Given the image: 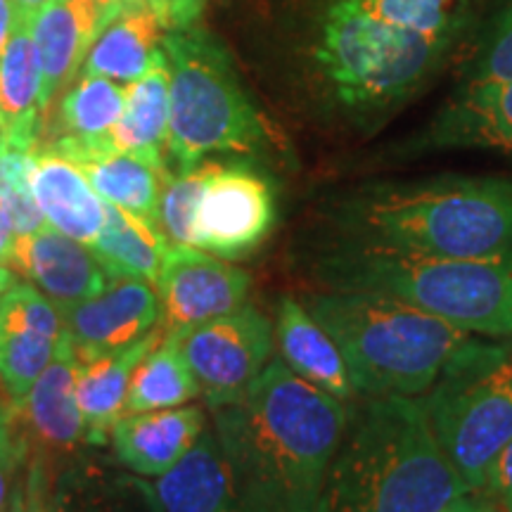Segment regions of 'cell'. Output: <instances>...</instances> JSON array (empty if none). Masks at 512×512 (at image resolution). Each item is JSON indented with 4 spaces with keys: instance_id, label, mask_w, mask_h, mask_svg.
Instances as JSON below:
<instances>
[{
    "instance_id": "1",
    "label": "cell",
    "mask_w": 512,
    "mask_h": 512,
    "mask_svg": "<svg viewBox=\"0 0 512 512\" xmlns=\"http://www.w3.org/2000/svg\"><path fill=\"white\" fill-rule=\"evenodd\" d=\"M347 413V403L273 356L240 399L211 408V427L235 482L256 510L318 512Z\"/></svg>"
},
{
    "instance_id": "2",
    "label": "cell",
    "mask_w": 512,
    "mask_h": 512,
    "mask_svg": "<svg viewBox=\"0 0 512 512\" xmlns=\"http://www.w3.org/2000/svg\"><path fill=\"white\" fill-rule=\"evenodd\" d=\"M347 406L318 512H439L470 494L432 430L425 401L387 394Z\"/></svg>"
},
{
    "instance_id": "3",
    "label": "cell",
    "mask_w": 512,
    "mask_h": 512,
    "mask_svg": "<svg viewBox=\"0 0 512 512\" xmlns=\"http://www.w3.org/2000/svg\"><path fill=\"white\" fill-rule=\"evenodd\" d=\"M456 48L358 0H323L309 62L330 114L358 136H370L432 86Z\"/></svg>"
},
{
    "instance_id": "4",
    "label": "cell",
    "mask_w": 512,
    "mask_h": 512,
    "mask_svg": "<svg viewBox=\"0 0 512 512\" xmlns=\"http://www.w3.org/2000/svg\"><path fill=\"white\" fill-rule=\"evenodd\" d=\"M337 242L489 259L512 254V178L437 176L368 183L339 200Z\"/></svg>"
},
{
    "instance_id": "5",
    "label": "cell",
    "mask_w": 512,
    "mask_h": 512,
    "mask_svg": "<svg viewBox=\"0 0 512 512\" xmlns=\"http://www.w3.org/2000/svg\"><path fill=\"white\" fill-rule=\"evenodd\" d=\"M316 275L328 290L399 299L470 335L512 337V254L456 259L335 242Z\"/></svg>"
},
{
    "instance_id": "6",
    "label": "cell",
    "mask_w": 512,
    "mask_h": 512,
    "mask_svg": "<svg viewBox=\"0 0 512 512\" xmlns=\"http://www.w3.org/2000/svg\"><path fill=\"white\" fill-rule=\"evenodd\" d=\"M306 309L342 351L356 396H422L470 339V332L382 294L325 290Z\"/></svg>"
},
{
    "instance_id": "7",
    "label": "cell",
    "mask_w": 512,
    "mask_h": 512,
    "mask_svg": "<svg viewBox=\"0 0 512 512\" xmlns=\"http://www.w3.org/2000/svg\"><path fill=\"white\" fill-rule=\"evenodd\" d=\"M171 119L169 162L188 171L211 155H256L268 143L261 114L219 41L195 27L166 31Z\"/></svg>"
},
{
    "instance_id": "8",
    "label": "cell",
    "mask_w": 512,
    "mask_h": 512,
    "mask_svg": "<svg viewBox=\"0 0 512 512\" xmlns=\"http://www.w3.org/2000/svg\"><path fill=\"white\" fill-rule=\"evenodd\" d=\"M422 401L451 465L470 491H482L491 465L512 439V344L470 337Z\"/></svg>"
},
{
    "instance_id": "9",
    "label": "cell",
    "mask_w": 512,
    "mask_h": 512,
    "mask_svg": "<svg viewBox=\"0 0 512 512\" xmlns=\"http://www.w3.org/2000/svg\"><path fill=\"white\" fill-rule=\"evenodd\" d=\"M174 337L200 382L209 411L240 399L264 373L275 347L273 323L252 306H242L240 311L207 320Z\"/></svg>"
},
{
    "instance_id": "10",
    "label": "cell",
    "mask_w": 512,
    "mask_h": 512,
    "mask_svg": "<svg viewBox=\"0 0 512 512\" xmlns=\"http://www.w3.org/2000/svg\"><path fill=\"white\" fill-rule=\"evenodd\" d=\"M62 335L57 306L8 264H0V387L12 406L27 399Z\"/></svg>"
},
{
    "instance_id": "11",
    "label": "cell",
    "mask_w": 512,
    "mask_h": 512,
    "mask_svg": "<svg viewBox=\"0 0 512 512\" xmlns=\"http://www.w3.org/2000/svg\"><path fill=\"white\" fill-rule=\"evenodd\" d=\"M157 297L166 335H181L207 320L240 311L252 278L221 256L169 242L157 275Z\"/></svg>"
},
{
    "instance_id": "12",
    "label": "cell",
    "mask_w": 512,
    "mask_h": 512,
    "mask_svg": "<svg viewBox=\"0 0 512 512\" xmlns=\"http://www.w3.org/2000/svg\"><path fill=\"white\" fill-rule=\"evenodd\" d=\"M275 197L271 183L247 166L219 164L204 188L195 223V247L238 261L271 235Z\"/></svg>"
},
{
    "instance_id": "13",
    "label": "cell",
    "mask_w": 512,
    "mask_h": 512,
    "mask_svg": "<svg viewBox=\"0 0 512 512\" xmlns=\"http://www.w3.org/2000/svg\"><path fill=\"white\" fill-rule=\"evenodd\" d=\"M62 320L76 358L91 361L143 339L162 323V309L150 283L110 275L95 297L62 311Z\"/></svg>"
},
{
    "instance_id": "14",
    "label": "cell",
    "mask_w": 512,
    "mask_h": 512,
    "mask_svg": "<svg viewBox=\"0 0 512 512\" xmlns=\"http://www.w3.org/2000/svg\"><path fill=\"white\" fill-rule=\"evenodd\" d=\"M494 150L512 155V81L463 83L413 140V152Z\"/></svg>"
},
{
    "instance_id": "15",
    "label": "cell",
    "mask_w": 512,
    "mask_h": 512,
    "mask_svg": "<svg viewBox=\"0 0 512 512\" xmlns=\"http://www.w3.org/2000/svg\"><path fill=\"white\" fill-rule=\"evenodd\" d=\"M8 266L46 294L60 313L95 297L110 280L88 245L67 238L53 226L15 238Z\"/></svg>"
},
{
    "instance_id": "16",
    "label": "cell",
    "mask_w": 512,
    "mask_h": 512,
    "mask_svg": "<svg viewBox=\"0 0 512 512\" xmlns=\"http://www.w3.org/2000/svg\"><path fill=\"white\" fill-rule=\"evenodd\" d=\"M76 368L79 358L74 342L64 330L53 361L31 387L27 399L15 406L29 444L41 448L53 465L67 463L86 446V430L76 403Z\"/></svg>"
},
{
    "instance_id": "17",
    "label": "cell",
    "mask_w": 512,
    "mask_h": 512,
    "mask_svg": "<svg viewBox=\"0 0 512 512\" xmlns=\"http://www.w3.org/2000/svg\"><path fill=\"white\" fill-rule=\"evenodd\" d=\"M202 406L121 415L110 432L114 458L121 467L145 479H157L178 465L207 430Z\"/></svg>"
},
{
    "instance_id": "18",
    "label": "cell",
    "mask_w": 512,
    "mask_h": 512,
    "mask_svg": "<svg viewBox=\"0 0 512 512\" xmlns=\"http://www.w3.org/2000/svg\"><path fill=\"white\" fill-rule=\"evenodd\" d=\"M152 486L164 512H259L235 482L211 422L178 465Z\"/></svg>"
},
{
    "instance_id": "19",
    "label": "cell",
    "mask_w": 512,
    "mask_h": 512,
    "mask_svg": "<svg viewBox=\"0 0 512 512\" xmlns=\"http://www.w3.org/2000/svg\"><path fill=\"white\" fill-rule=\"evenodd\" d=\"M50 147L79 166L102 200L152 223V226L162 228L159 204H162L164 188L171 178L169 166L145 162V159L128 155V152L114 150L112 143Z\"/></svg>"
},
{
    "instance_id": "20",
    "label": "cell",
    "mask_w": 512,
    "mask_h": 512,
    "mask_svg": "<svg viewBox=\"0 0 512 512\" xmlns=\"http://www.w3.org/2000/svg\"><path fill=\"white\" fill-rule=\"evenodd\" d=\"M55 508L57 512H164L150 479L83 453L57 465Z\"/></svg>"
},
{
    "instance_id": "21",
    "label": "cell",
    "mask_w": 512,
    "mask_h": 512,
    "mask_svg": "<svg viewBox=\"0 0 512 512\" xmlns=\"http://www.w3.org/2000/svg\"><path fill=\"white\" fill-rule=\"evenodd\" d=\"M29 183L48 226L91 247L105 223V200L79 166L50 145H38Z\"/></svg>"
},
{
    "instance_id": "22",
    "label": "cell",
    "mask_w": 512,
    "mask_h": 512,
    "mask_svg": "<svg viewBox=\"0 0 512 512\" xmlns=\"http://www.w3.org/2000/svg\"><path fill=\"white\" fill-rule=\"evenodd\" d=\"M95 0H55L31 19L38 64H41V112L67 88L86 62L98 27Z\"/></svg>"
},
{
    "instance_id": "23",
    "label": "cell",
    "mask_w": 512,
    "mask_h": 512,
    "mask_svg": "<svg viewBox=\"0 0 512 512\" xmlns=\"http://www.w3.org/2000/svg\"><path fill=\"white\" fill-rule=\"evenodd\" d=\"M166 330L162 323L150 330L131 347L117 349L112 354L79 361L76 368V403L86 430V446L100 448L110 444V432L126 408L131 377L140 361L162 342Z\"/></svg>"
},
{
    "instance_id": "24",
    "label": "cell",
    "mask_w": 512,
    "mask_h": 512,
    "mask_svg": "<svg viewBox=\"0 0 512 512\" xmlns=\"http://www.w3.org/2000/svg\"><path fill=\"white\" fill-rule=\"evenodd\" d=\"M273 330L280 358L292 373L342 403L358 399L342 351L302 302L292 297L280 299Z\"/></svg>"
},
{
    "instance_id": "25",
    "label": "cell",
    "mask_w": 512,
    "mask_h": 512,
    "mask_svg": "<svg viewBox=\"0 0 512 512\" xmlns=\"http://www.w3.org/2000/svg\"><path fill=\"white\" fill-rule=\"evenodd\" d=\"M171 79L169 60L159 48L150 69L126 86V102L110 143L114 150L169 166Z\"/></svg>"
},
{
    "instance_id": "26",
    "label": "cell",
    "mask_w": 512,
    "mask_h": 512,
    "mask_svg": "<svg viewBox=\"0 0 512 512\" xmlns=\"http://www.w3.org/2000/svg\"><path fill=\"white\" fill-rule=\"evenodd\" d=\"M41 126V64L31 22L15 19L0 57V138L38 143Z\"/></svg>"
},
{
    "instance_id": "27",
    "label": "cell",
    "mask_w": 512,
    "mask_h": 512,
    "mask_svg": "<svg viewBox=\"0 0 512 512\" xmlns=\"http://www.w3.org/2000/svg\"><path fill=\"white\" fill-rule=\"evenodd\" d=\"M162 38V24L147 5L124 10L95 36L81 74L105 76L128 86L150 69Z\"/></svg>"
},
{
    "instance_id": "28",
    "label": "cell",
    "mask_w": 512,
    "mask_h": 512,
    "mask_svg": "<svg viewBox=\"0 0 512 512\" xmlns=\"http://www.w3.org/2000/svg\"><path fill=\"white\" fill-rule=\"evenodd\" d=\"M166 249L169 238L162 228L105 202V223L91 252L107 273L155 285Z\"/></svg>"
},
{
    "instance_id": "29",
    "label": "cell",
    "mask_w": 512,
    "mask_h": 512,
    "mask_svg": "<svg viewBox=\"0 0 512 512\" xmlns=\"http://www.w3.org/2000/svg\"><path fill=\"white\" fill-rule=\"evenodd\" d=\"M126 102V86L105 76L81 74L62 95L57 112V136L48 145L86 147L110 143Z\"/></svg>"
},
{
    "instance_id": "30",
    "label": "cell",
    "mask_w": 512,
    "mask_h": 512,
    "mask_svg": "<svg viewBox=\"0 0 512 512\" xmlns=\"http://www.w3.org/2000/svg\"><path fill=\"white\" fill-rule=\"evenodd\" d=\"M197 396H202L200 382L185 361L178 339L164 335L133 373L124 415L178 408L195 401Z\"/></svg>"
},
{
    "instance_id": "31",
    "label": "cell",
    "mask_w": 512,
    "mask_h": 512,
    "mask_svg": "<svg viewBox=\"0 0 512 512\" xmlns=\"http://www.w3.org/2000/svg\"><path fill=\"white\" fill-rule=\"evenodd\" d=\"M219 169V162H207L192 166L188 171H178L166 183L162 204H159V223L164 235L176 245L195 247V223L200 202L209 178Z\"/></svg>"
},
{
    "instance_id": "32",
    "label": "cell",
    "mask_w": 512,
    "mask_h": 512,
    "mask_svg": "<svg viewBox=\"0 0 512 512\" xmlns=\"http://www.w3.org/2000/svg\"><path fill=\"white\" fill-rule=\"evenodd\" d=\"M29 456V437L17 408L0 399V512H10Z\"/></svg>"
},
{
    "instance_id": "33",
    "label": "cell",
    "mask_w": 512,
    "mask_h": 512,
    "mask_svg": "<svg viewBox=\"0 0 512 512\" xmlns=\"http://www.w3.org/2000/svg\"><path fill=\"white\" fill-rule=\"evenodd\" d=\"M512 81V0H503L465 83Z\"/></svg>"
},
{
    "instance_id": "34",
    "label": "cell",
    "mask_w": 512,
    "mask_h": 512,
    "mask_svg": "<svg viewBox=\"0 0 512 512\" xmlns=\"http://www.w3.org/2000/svg\"><path fill=\"white\" fill-rule=\"evenodd\" d=\"M10 512H57L55 465L41 448L31 444Z\"/></svg>"
},
{
    "instance_id": "35",
    "label": "cell",
    "mask_w": 512,
    "mask_h": 512,
    "mask_svg": "<svg viewBox=\"0 0 512 512\" xmlns=\"http://www.w3.org/2000/svg\"><path fill=\"white\" fill-rule=\"evenodd\" d=\"M36 150L38 143L0 138V202L12 192L29 188Z\"/></svg>"
},
{
    "instance_id": "36",
    "label": "cell",
    "mask_w": 512,
    "mask_h": 512,
    "mask_svg": "<svg viewBox=\"0 0 512 512\" xmlns=\"http://www.w3.org/2000/svg\"><path fill=\"white\" fill-rule=\"evenodd\" d=\"M145 3L147 8L155 12L166 34V31L195 27L207 0H145Z\"/></svg>"
},
{
    "instance_id": "37",
    "label": "cell",
    "mask_w": 512,
    "mask_h": 512,
    "mask_svg": "<svg viewBox=\"0 0 512 512\" xmlns=\"http://www.w3.org/2000/svg\"><path fill=\"white\" fill-rule=\"evenodd\" d=\"M482 494L494 498L501 512H512V439L501 448L491 465Z\"/></svg>"
},
{
    "instance_id": "38",
    "label": "cell",
    "mask_w": 512,
    "mask_h": 512,
    "mask_svg": "<svg viewBox=\"0 0 512 512\" xmlns=\"http://www.w3.org/2000/svg\"><path fill=\"white\" fill-rule=\"evenodd\" d=\"M439 512H501V508H498L494 498L482 494V491H470V494L456 498Z\"/></svg>"
},
{
    "instance_id": "39",
    "label": "cell",
    "mask_w": 512,
    "mask_h": 512,
    "mask_svg": "<svg viewBox=\"0 0 512 512\" xmlns=\"http://www.w3.org/2000/svg\"><path fill=\"white\" fill-rule=\"evenodd\" d=\"M95 5H98V27L102 31L105 24H110L114 17L121 15L124 10H133V8H143L147 5L145 0H95Z\"/></svg>"
},
{
    "instance_id": "40",
    "label": "cell",
    "mask_w": 512,
    "mask_h": 512,
    "mask_svg": "<svg viewBox=\"0 0 512 512\" xmlns=\"http://www.w3.org/2000/svg\"><path fill=\"white\" fill-rule=\"evenodd\" d=\"M12 242H15V230H12L10 216L0 202V264H8Z\"/></svg>"
},
{
    "instance_id": "41",
    "label": "cell",
    "mask_w": 512,
    "mask_h": 512,
    "mask_svg": "<svg viewBox=\"0 0 512 512\" xmlns=\"http://www.w3.org/2000/svg\"><path fill=\"white\" fill-rule=\"evenodd\" d=\"M15 8H12V0H0V57L5 53V46H8L12 27H15Z\"/></svg>"
},
{
    "instance_id": "42",
    "label": "cell",
    "mask_w": 512,
    "mask_h": 512,
    "mask_svg": "<svg viewBox=\"0 0 512 512\" xmlns=\"http://www.w3.org/2000/svg\"><path fill=\"white\" fill-rule=\"evenodd\" d=\"M50 3H55V0H12V8H15L17 19L31 22V19H34L41 10H46Z\"/></svg>"
}]
</instances>
